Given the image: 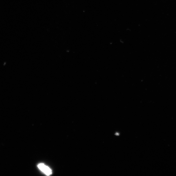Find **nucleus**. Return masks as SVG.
Listing matches in <instances>:
<instances>
[{"mask_svg": "<svg viewBox=\"0 0 176 176\" xmlns=\"http://www.w3.org/2000/svg\"><path fill=\"white\" fill-rule=\"evenodd\" d=\"M39 168L47 175H49L52 173L50 168L44 164L40 163L38 165Z\"/></svg>", "mask_w": 176, "mask_h": 176, "instance_id": "obj_1", "label": "nucleus"}]
</instances>
